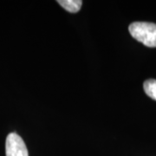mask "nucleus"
Here are the masks:
<instances>
[{
  "instance_id": "f257e3e1",
  "label": "nucleus",
  "mask_w": 156,
  "mask_h": 156,
  "mask_svg": "<svg viewBox=\"0 0 156 156\" xmlns=\"http://www.w3.org/2000/svg\"><path fill=\"white\" fill-rule=\"evenodd\" d=\"M128 30L131 36L147 47H156V23L147 22L132 23Z\"/></svg>"
},
{
  "instance_id": "f03ea898",
  "label": "nucleus",
  "mask_w": 156,
  "mask_h": 156,
  "mask_svg": "<svg viewBox=\"0 0 156 156\" xmlns=\"http://www.w3.org/2000/svg\"><path fill=\"white\" fill-rule=\"evenodd\" d=\"M6 156H29L26 145L16 133L8 134L5 142Z\"/></svg>"
},
{
  "instance_id": "7ed1b4c3",
  "label": "nucleus",
  "mask_w": 156,
  "mask_h": 156,
  "mask_svg": "<svg viewBox=\"0 0 156 156\" xmlns=\"http://www.w3.org/2000/svg\"><path fill=\"white\" fill-rule=\"evenodd\" d=\"M57 3L66 11L71 13H76L80 11L83 5V1L81 0H60L57 1Z\"/></svg>"
},
{
  "instance_id": "20e7f679",
  "label": "nucleus",
  "mask_w": 156,
  "mask_h": 156,
  "mask_svg": "<svg viewBox=\"0 0 156 156\" xmlns=\"http://www.w3.org/2000/svg\"><path fill=\"white\" fill-rule=\"evenodd\" d=\"M144 91L150 98L156 101V80L149 79L147 80L143 84Z\"/></svg>"
}]
</instances>
